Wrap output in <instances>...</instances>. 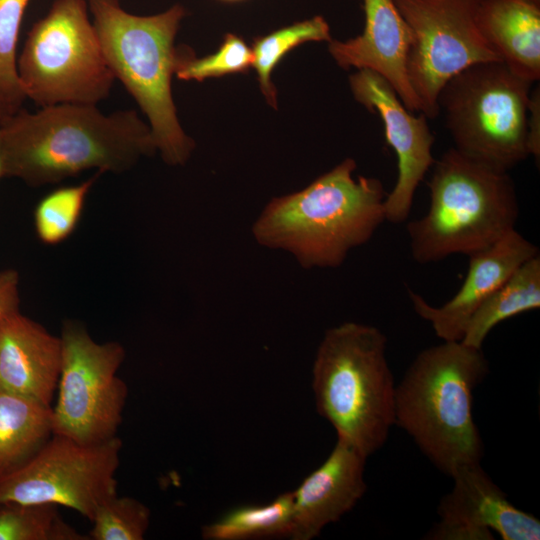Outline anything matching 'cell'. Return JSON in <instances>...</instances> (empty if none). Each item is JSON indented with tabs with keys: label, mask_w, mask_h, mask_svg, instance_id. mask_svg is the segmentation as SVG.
Segmentation results:
<instances>
[{
	"label": "cell",
	"mask_w": 540,
	"mask_h": 540,
	"mask_svg": "<svg viewBox=\"0 0 540 540\" xmlns=\"http://www.w3.org/2000/svg\"><path fill=\"white\" fill-rule=\"evenodd\" d=\"M7 177L31 187L79 173H123L157 152L152 133L135 110L101 112L92 104L24 108L1 123Z\"/></svg>",
	"instance_id": "6da1fadb"
},
{
	"label": "cell",
	"mask_w": 540,
	"mask_h": 540,
	"mask_svg": "<svg viewBox=\"0 0 540 540\" xmlns=\"http://www.w3.org/2000/svg\"><path fill=\"white\" fill-rule=\"evenodd\" d=\"M346 158L305 188L272 198L253 222L262 247L291 254L304 269L336 268L386 221L382 182L354 177Z\"/></svg>",
	"instance_id": "7a4b0ae2"
},
{
	"label": "cell",
	"mask_w": 540,
	"mask_h": 540,
	"mask_svg": "<svg viewBox=\"0 0 540 540\" xmlns=\"http://www.w3.org/2000/svg\"><path fill=\"white\" fill-rule=\"evenodd\" d=\"M89 12L105 60L148 119L162 160L184 165L195 143L180 125L171 82L179 65L194 52L175 46L185 8L175 4L154 15L139 16L119 0H89Z\"/></svg>",
	"instance_id": "3957f363"
},
{
	"label": "cell",
	"mask_w": 540,
	"mask_h": 540,
	"mask_svg": "<svg viewBox=\"0 0 540 540\" xmlns=\"http://www.w3.org/2000/svg\"><path fill=\"white\" fill-rule=\"evenodd\" d=\"M482 348L443 341L421 351L396 385L395 424L441 472L480 463L473 391L488 373Z\"/></svg>",
	"instance_id": "277c9868"
},
{
	"label": "cell",
	"mask_w": 540,
	"mask_h": 540,
	"mask_svg": "<svg viewBox=\"0 0 540 540\" xmlns=\"http://www.w3.org/2000/svg\"><path fill=\"white\" fill-rule=\"evenodd\" d=\"M387 338L375 326L348 321L326 330L315 354L316 409L365 457L379 450L395 424L394 377Z\"/></svg>",
	"instance_id": "5b68a950"
},
{
	"label": "cell",
	"mask_w": 540,
	"mask_h": 540,
	"mask_svg": "<svg viewBox=\"0 0 540 540\" xmlns=\"http://www.w3.org/2000/svg\"><path fill=\"white\" fill-rule=\"evenodd\" d=\"M428 187L427 213L407 224L417 263H434L453 254L469 256L515 229L519 203L508 171L452 147L435 160Z\"/></svg>",
	"instance_id": "8992f818"
},
{
	"label": "cell",
	"mask_w": 540,
	"mask_h": 540,
	"mask_svg": "<svg viewBox=\"0 0 540 540\" xmlns=\"http://www.w3.org/2000/svg\"><path fill=\"white\" fill-rule=\"evenodd\" d=\"M533 83L503 62L472 65L441 89L437 106L461 154L509 171L529 155L527 121Z\"/></svg>",
	"instance_id": "52a82bcc"
},
{
	"label": "cell",
	"mask_w": 540,
	"mask_h": 540,
	"mask_svg": "<svg viewBox=\"0 0 540 540\" xmlns=\"http://www.w3.org/2000/svg\"><path fill=\"white\" fill-rule=\"evenodd\" d=\"M17 72L26 99L40 108L109 97L115 77L85 0H54L27 34Z\"/></svg>",
	"instance_id": "ba28073f"
},
{
	"label": "cell",
	"mask_w": 540,
	"mask_h": 540,
	"mask_svg": "<svg viewBox=\"0 0 540 540\" xmlns=\"http://www.w3.org/2000/svg\"><path fill=\"white\" fill-rule=\"evenodd\" d=\"M62 363L52 433L82 444L117 436L128 387L117 375L125 359L116 341L96 342L79 321L65 320L60 334Z\"/></svg>",
	"instance_id": "9c48e42d"
},
{
	"label": "cell",
	"mask_w": 540,
	"mask_h": 540,
	"mask_svg": "<svg viewBox=\"0 0 540 540\" xmlns=\"http://www.w3.org/2000/svg\"><path fill=\"white\" fill-rule=\"evenodd\" d=\"M122 445L118 436L82 444L52 434L27 462L0 477V504H55L90 521L101 504L118 495L116 472Z\"/></svg>",
	"instance_id": "30bf717a"
},
{
	"label": "cell",
	"mask_w": 540,
	"mask_h": 540,
	"mask_svg": "<svg viewBox=\"0 0 540 540\" xmlns=\"http://www.w3.org/2000/svg\"><path fill=\"white\" fill-rule=\"evenodd\" d=\"M413 42L407 60L410 84L427 118L439 114L444 85L466 68L501 61L480 31L481 0H394Z\"/></svg>",
	"instance_id": "8fae6325"
},
{
	"label": "cell",
	"mask_w": 540,
	"mask_h": 540,
	"mask_svg": "<svg viewBox=\"0 0 540 540\" xmlns=\"http://www.w3.org/2000/svg\"><path fill=\"white\" fill-rule=\"evenodd\" d=\"M355 100L368 111L377 113L384 126L387 143L397 156L396 183L384 200L385 220L394 224L407 220L415 192L435 160V141L427 117L415 116L399 99L393 87L380 75L367 69L349 77Z\"/></svg>",
	"instance_id": "7c38bea8"
},
{
	"label": "cell",
	"mask_w": 540,
	"mask_h": 540,
	"mask_svg": "<svg viewBox=\"0 0 540 540\" xmlns=\"http://www.w3.org/2000/svg\"><path fill=\"white\" fill-rule=\"evenodd\" d=\"M453 488L438 505L440 521L426 535L431 540H539L540 521L520 510L493 482L480 463L458 467Z\"/></svg>",
	"instance_id": "4fadbf2b"
},
{
	"label": "cell",
	"mask_w": 540,
	"mask_h": 540,
	"mask_svg": "<svg viewBox=\"0 0 540 540\" xmlns=\"http://www.w3.org/2000/svg\"><path fill=\"white\" fill-rule=\"evenodd\" d=\"M363 32L346 41L331 40L328 51L342 69H367L384 78L411 112L421 111L407 73L412 31L394 0H363Z\"/></svg>",
	"instance_id": "5bb4252c"
},
{
	"label": "cell",
	"mask_w": 540,
	"mask_h": 540,
	"mask_svg": "<svg viewBox=\"0 0 540 540\" xmlns=\"http://www.w3.org/2000/svg\"><path fill=\"white\" fill-rule=\"evenodd\" d=\"M539 254L538 248L515 229L488 248L469 255L464 282L441 306H433L409 290L414 311L429 322L443 341H460L466 325L485 300L524 262Z\"/></svg>",
	"instance_id": "9a60e30c"
},
{
	"label": "cell",
	"mask_w": 540,
	"mask_h": 540,
	"mask_svg": "<svg viewBox=\"0 0 540 540\" xmlns=\"http://www.w3.org/2000/svg\"><path fill=\"white\" fill-rule=\"evenodd\" d=\"M367 457L337 439L325 461L308 474L293 494L292 539L311 540L351 511L367 490Z\"/></svg>",
	"instance_id": "2e32d148"
},
{
	"label": "cell",
	"mask_w": 540,
	"mask_h": 540,
	"mask_svg": "<svg viewBox=\"0 0 540 540\" xmlns=\"http://www.w3.org/2000/svg\"><path fill=\"white\" fill-rule=\"evenodd\" d=\"M62 363L60 336L20 310L0 319V388L51 406Z\"/></svg>",
	"instance_id": "e0dca14e"
},
{
	"label": "cell",
	"mask_w": 540,
	"mask_h": 540,
	"mask_svg": "<svg viewBox=\"0 0 540 540\" xmlns=\"http://www.w3.org/2000/svg\"><path fill=\"white\" fill-rule=\"evenodd\" d=\"M477 21L491 48L514 74L534 83L540 78V3L481 0Z\"/></svg>",
	"instance_id": "ac0fdd59"
},
{
	"label": "cell",
	"mask_w": 540,
	"mask_h": 540,
	"mask_svg": "<svg viewBox=\"0 0 540 540\" xmlns=\"http://www.w3.org/2000/svg\"><path fill=\"white\" fill-rule=\"evenodd\" d=\"M52 434V406L0 388V477L27 462Z\"/></svg>",
	"instance_id": "d6986e66"
},
{
	"label": "cell",
	"mask_w": 540,
	"mask_h": 540,
	"mask_svg": "<svg viewBox=\"0 0 540 540\" xmlns=\"http://www.w3.org/2000/svg\"><path fill=\"white\" fill-rule=\"evenodd\" d=\"M540 307V256L519 266L475 311L468 321L463 344L482 348L489 332L500 322Z\"/></svg>",
	"instance_id": "ffe728a7"
},
{
	"label": "cell",
	"mask_w": 540,
	"mask_h": 540,
	"mask_svg": "<svg viewBox=\"0 0 540 540\" xmlns=\"http://www.w3.org/2000/svg\"><path fill=\"white\" fill-rule=\"evenodd\" d=\"M294 530L292 491L277 495L265 504L237 506L204 525L205 540H248L289 537Z\"/></svg>",
	"instance_id": "44dd1931"
},
{
	"label": "cell",
	"mask_w": 540,
	"mask_h": 540,
	"mask_svg": "<svg viewBox=\"0 0 540 540\" xmlns=\"http://www.w3.org/2000/svg\"><path fill=\"white\" fill-rule=\"evenodd\" d=\"M331 40L329 24L320 15L296 22L253 40L252 67L256 70L261 92L269 105L277 108V91L271 76L283 57L306 42H330Z\"/></svg>",
	"instance_id": "7402d4cb"
},
{
	"label": "cell",
	"mask_w": 540,
	"mask_h": 540,
	"mask_svg": "<svg viewBox=\"0 0 540 540\" xmlns=\"http://www.w3.org/2000/svg\"><path fill=\"white\" fill-rule=\"evenodd\" d=\"M55 504H0V540H89L68 524Z\"/></svg>",
	"instance_id": "603a6c76"
},
{
	"label": "cell",
	"mask_w": 540,
	"mask_h": 540,
	"mask_svg": "<svg viewBox=\"0 0 540 540\" xmlns=\"http://www.w3.org/2000/svg\"><path fill=\"white\" fill-rule=\"evenodd\" d=\"M101 173L86 181L60 187L44 196L34 209V227L38 239L57 245L71 236L80 221L87 195Z\"/></svg>",
	"instance_id": "cb8c5ba5"
},
{
	"label": "cell",
	"mask_w": 540,
	"mask_h": 540,
	"mask_svg": "<svg viewBox=\"0 0 540 540\" xmlns=\"http://www.w3.org/2000/svg\"><path fill=\"white\" fill-rule=\"evenodd\" d=\"M29 1L0 0V123L27 100L17 72V44Z\"/></svg>",
	"instance_id": "d4e9b609"
},
{
	"label": "cell",
	"mask_w": 540,
	"mask_h": 540,
	"mask_svg": "<svg viewBox=\"0 0 540 540\" xmlns=\"http://www.w3.org/2000/svg\"><path fill=\"white\" fill-rule=\"evenodd\" d=\"M150 509L129 496H114L101 504L92 519V540H142L150 524Z\"/></svg>",
	"instance_id": "484cf974"
},
{
	"label": "cell",
	"mask_w": 540,
	"mask_h": 540,
	"mask_svg": "<svg viewBox=\"0 0 540 540\" xmlns=\"http://www.w3.org/2000/svg\"><path fill=\"white\" fill-rule=\"evenodd\" d=\"M252 50L238 35L226 34L219 49L208 56L196 58L192 54L178 67L180 80L203 81L232 73H245L252 67Z\"/></svg>",
	"instance_id": "4316f807"
},
{
	"label": "cell",
	"mask_w": 540,
	"mask_h": 540,
	"mask_svg": "<svg viewBox=\"0 0 540 540\" xmlns=\"http://www.w3.org/2000/svg\"><path fill=\"white\" fill-rule=\"evenodd\" d=\"M20 278L15 269L0 270V319L20 310Z\"/></svg>",
	"instance_id": "83f0119b"
},
{
	"label": "cell",
	"mask_w": 540,
	"mask_h": 540,
	"mask_svg": "<svg viewBox=\"0 0 540 540\" xmlns=\"http://www.w3.org/2000/svg\"><path fill=\"white\" fill-rule=\"evenodd\" d=\"M527 136L529 155L539 163L540 158V92L537 87L530 93L528 108Z\"/></svg>",
	"instance_id": "f1b7e54d"
},
{
	"label": "cell",
	"mask_w": 540,
	"mask_h": 540,
	"mask_svg": "<svg viewBox=\"0 0 540 540\" xmlns=\"http://www.w3.org/2000/svg\"><path fill=\"white\" fill-rule=\"evenodd\" d=\"M7 178L6 174V164L3 150L2 134H1V125H0V180Z\"/></svg>",
	"instance_id": "f546056e"
},
{
	"label": "cell",
	"mask_w": 540,
	"mask_h": 540,
	"mask_svg": "<svg viewBox=\"0 0 540 540\" xmlns=\"http://www.w3.org/2000/svg\"><path fill=\"white\" fill-rule=\"evenodd\" d=\"M223 1H227V2H236V1H241V0H223Z\"/></svg>",
	"instance_id": "4dcf8cb0"
},
{
	"label": "cell",
	"mask_w": 540,
	"mask_h": 540,
	"mask_svg": "<svg viewBox=\"0 0 540 540\" xmlns=\"http://www.w3.org/2000/svg\"><path fill=\"white\" fill-rule=\"evenodd\" d=\"M532 1L537 2V3H540V0H532Z\"/></svg>",
	"instance_id": "1f68e13d"
}]
</instances>
